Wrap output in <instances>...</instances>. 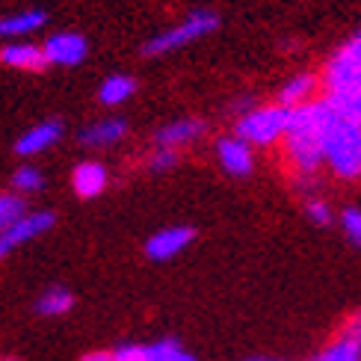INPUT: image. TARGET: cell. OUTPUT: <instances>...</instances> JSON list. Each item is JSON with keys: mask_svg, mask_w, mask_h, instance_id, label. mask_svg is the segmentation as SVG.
Returning a JSON list of instances; mask_svg holds the SVG:
<instances>
[{"mask_svg": "<svg viewBox=\"0 0 361 361\" xmlns=\"http://www.w3.org/2000/svg\"><path fill=\"white\" fill-rule=\"evenodd\" d=\"M332 116L335 110L326 98L305 104V107L293 110L290 130L281 142L284 169L290 172V184L302 199L317 195L323 190V175H326L323 137H326V128L332 122Z\"/></svg>", "mask_w": 361, "mask_h": 361, "instance_id": "obj_1", "label": "cell"}, {"mask_svg": "<svg viewBox=\"0 0 361 361\" xmlns=\"http://www.w3.org/2000/svg\"><path fill=\"white\" fill-rule=\"evenodd\" d=\"M323 98L343 118L361 122V33L347 39L320 71Z\"/></svg>", "mask_w": 361, "mask_h": 361, "instance_id": "obj_2", "label": "cell"}, {"mask_svg": "<svg viewBox=\"0 0 361 361\" xmlns=\"http://www.w3.org/2000/svg\"><path fill=\"white\" fill-rule=\"evenodd\" d=\"M326 175L338 184H358L361 180V122L343 116H332L323 137Z\"/></svg>", "mask_w": 361, "mask_h": 361, "instance_id": "obj_3", "label": "cell"}, {"mask_svg": "<svg viewBox=\"0 0 361 361\" xmlns=\"http://www.w3.org/2000/svg\"><path fill=\"white\" fill-rule=\"evenodd\" d=\"M293 110L281 107V104H255L249 113H243L234 122V133L246 140L252 148H281L284 137L290 130Z\"/></svg>", "mask_w": 361, "mask_h": 361, "instance_id": "obj_4", "label": "cell"}, {"mask_svg": "<svg viewBox=\"0 0 361 361\" xmlns=\"http://www.w3.org/2000/svg\"><path fill=\"white\" fill-rule=\"evenodd\" d=\"M216 27H219V15L214 9H192L180 21H175L172 27L160 30L157 36L148 39L142 44V56H166L175 51H184L187 44L216 33Z\"/></svg>", "mask_w": 361, "mask_h": 361, "instance_id": "obj_5", "label": "cell"}, {"mask_svg": "<svg viewBox=\"0 0 361 361\" xmlns=\"http://www.w3.org/2000/svg\"><path fill=\"white\" fill-rule=\"evenodd\" d=\"M54 222H56V214L54 210H30V214L21 219V222H15L9 231L0 234V261L9 258V255L30 243V240H36L42 234H48L54 228Z\"/></svg>", "mask_w": 361, "mask_h": 361, "instance_id": "obj_6", "label": "cell"}, {"mask_svg": "<svg viewBox=\"0 0 361 361\" xmlns=\"http://www.w3.org/2000/svg\"><path fill=\"white\" fill-rule=\"evenodd\" d=\"M216 163L219 169L228 175V178H249L255 172V148L240 140L237 133H228V137H219L216 145Z\"/></svg>", "mask_w": 361, "mask_h": 361, "instance_id": "obj_7", "label": "cell"}, {"mask_svg": "<svg viewBox=\"0 0 361 361\" xmlns=\"http://www.w3.org/2000/svg\"><path fill=\"white\" fill-rule=\"evenodd\" d=\"M320 98H323V80H320L317 71L290 74L276 92V104H281V107H288V110H299V107H305L311 101H320Z\"/></svg>", "mask_w": 361, "mask_h": 361, "instance_id": "obj_8", "label": "cell"}, {"mask_svg": "<svg viewBox=\"0 0 361 361\" xmlns=\"http://www.w3.org/2000/svg\"><path fill=\"white\" fill-rule=\"evenodd\" d=\"M204 133H207L204 118H199V116H180V118H172V122L160 125L154 130V145L180 152V148L195 145L199 140H204Z\"/></svg>", "mask_w": 361, "mask_h": 361, "instance_id": "obj_9", "label": "cell"}, {"mask_svg": "<svg viewBox=\"0 0 361 361\" xmlns=\"http://www.w3.org/2000/svg\"><path fill=\"white\" fill-rule=\"evenodd\" d=\"M44 54H48V63L56 68H74L80 66L86 54H89V42L74 33V30H63V33H51L48 39L42 42Z\"/></svg>", "mask_w": 361, "mask_h": 361, "instance_id": "obj_10", "label": "cell"}, {"mask_svg": "<svg viewBox=\"0 0 361 361\" xmlns=\"http://www.w3.org/2000/svg\"><path fill=\"white\" fill-rule=\"evenodd\" d=\"M192 240H195V231L190 225H169V228H160L145 240V258L157 261V264L172 261L192 243Z\"/></svg>", "mask_w": 361, "mask_h": 361, "instance_id": "obj_11", "label": "cell"}, {"mask_svg": "<svg viewBox=\"0 0 361 361\" xmlns=\"http://www.w3.org/2000/svg\"><path fill=\"white\" fill-rule=\"evenodd\" d=\"M0 66L15 68V71H30V74H39L44 68H51L44 48L36 42H30V39L6 42L4 48H0Z\"/></svg>", "mask_w": 361, "mask_h": 361, "instance_id": "obj_12", "label": "cell"}, {"mask_svg": "<svg viewBox=\"0 0 361 361\" xmlns=\"http://www.w3.org/2000/svg\"><path fill=\"white\" fill-rule=\"evenodd\" d=\"M59 140H63V122L59 118H44V122H36L33 128H27L18 142H15V154L18 157H36L44 154L48 148H54Z\"/></svg>", "mask_w": 361, "mask_h": 361, "instance_id": "obj_13", "label": "cell"}, {"mask_svg": "<svg viewBox=\"0 0 361 361\" xmlns=\"http://www.w3.org/2000/svg\"><path fill=\"white\" fill-rule=\"evenodd\" d=\"M128 137V122L122 116H107L98 118V122H89L86 128H80L78 142L83 148H113Z\"/></svg>", "mask_w": 361, "mask_h": 361, "instance_id": "obj_14", "label": "cell"}, {"mask_svg": "<svg viewBox=\"0 0 361 361\" xmlns=\"http://www.w3.org/2000/svg\"><path fill=\"white\" fill-rule=\"evenodd\" d=\"M44 24H48V12L44 9H21V12L0 15V39H6V42L30 39Z\"/></svg>", "mask_w": 361, "mask_h": 361, "instance_id": "obj_15", "label": "cell"}, {"mask_svg": "<svg viewBox=\"0 0 361 361\" xmlns=\"http://www.w3.org/2000/svg\"><path fill=\"white\" fill-rule=\"evenodd\" d=\"M107 184H110L107 166L98 160H83L71 172V190L78 192V199H98L107 190Z\"/></svg>", "mask_w": 361, "mask_h": 361, "instance_id": "obj_16", "label": "cell"}, {"mask_svg": "<svg viewBox=\"0 0 361 361\" xmlns=\"http://www.w3.org/2000/svg\"><path fill=\"white\" fill-rule=\"evenodd\" d=\"M178 347L175 338H160L154 343H118L113 350V361H166V355Z\"/></svg>", "mask_w": 361, "mask_h": 361, "instance_id": "obj_17", "label": "cell"}, {"mask_svg": "<svg viewBox=\"0 0 361 361\" xmlns=\"http://www.w3.org/2000/svg\"><path fill=\"white\" fill-rule=\"evenodd\" d=\"M133 92H137V80L130 74H110L98 86V101L104 107H122L133 98Z\"/></svg>", "mask_w": 361, "mask_h": 361, "instance_id": "obj_18", "label": "cell"}, {"mask_svg": "<svg viewBox=\"0 0 361 361\" xmlns=\"http://www.w3.org/2000/svg\"><path fill=\"white\" fill-rule=\"evenodd\" d=\"M308 361H361V350H358L355 338L341 329V332L335 338H329Z\"/></svg>", "mask_w": 361, "mask_h": 361, "instance_id": "obj_19", "label": "cell"}, {"mask_svg": "<svg viewBox=\"0 0 361 361\" xmlns=\"http://www.w3.org/2000/svg\"><path fill=\"white\" fill-rule=\"evenodd\" d=\"M74 308V293L63 284H54V288H44L36 299V314L39 317H63Z\"/></svg>", "mask_w": 361, "mask_h": 361, "instance_id": "obj_20", "label": "cell"}, {"mask_svg": "<svg viewBox=\"0 0 361 361\" xmlns=\"http://www.w3.org/2000/svg\"><path fill=\"white\" fill-rule=\"evenodd\" d=\"M302 214L311 225H317V228H329L332 222H338V210L332 207V202H329L323 192L302 199Z\"/></svg>", "mask_w": 361, "mask_h": 361, "instance_id": "obj_21", "label": "cell"}, {"mask_svg": "<svg viewBox=\"0 0 361 361\" xmlns=\"http://www.w3.org/2000/svg\"><path fill=\"white\" fill-rule=\"evenodd\" d=\"M30 214L27 199L18 192H0V234L9 231L15 222H21Z\"/></svg>", "mask_w": 361, "mask_h": 361, "instance_id": "obj_22", "label": "cell"}, {"mask_svg": "<svg viewBox=\"0 0 361 361\" xmlns=\"http://www.w3.org/2000/svg\"><path fill=\"white\" fill-rule=\"evenodd\" d=\"M44 190V172L33 163H24L12 172V192L18 195H33V192H42Z\"/></svg>", "mask_w": 361, "mask_h": 361, "instance_id": "obj_23", "label": "cell"}, {"mask_svg": "<svg viewBox=\"0 0 361 361\" xmlns=\"http://www.w3.org/2000/svg\"><path fill=\"white\" fill-rule=\"evenodd\" d=\"M338 225H341V234L347 237V243L361 249V207L358 204H347L338 214Z\"/></svg>", "mask_w": 361, "mask_h": 361, "instance_id": "obj_24", "label": "cell"}, {"mask_svg": "<svg viewBox=\"0 0 361 361\" xmlns=\"http://www.w3.org/2000/svg\"><path fill=\"white\" fill-rule=\"evenodd\" d=\"M178 160H180V154L175 152V148H157L154 145L145 157V169L152 175H163V172H172L178 166Z\"/></svg>", "mask_w": 361, "mask_h": 361, "instance_id": "obj_25", "label": "cell"}, {"mask_svg": "<svg viewBox=\"0 0 361 361\" xmlns=\"http://www.w3.org/2000/svg\"><path fill=\"white\" fill-rule=\"evenodd\" d=\"M343 332H350L355 338V343H358V350H361V311H355L353 317L343 323Z\"/></svg>", "mask_w": 361, "mask_h": 361, "instance_id": "obj_26", "label": "cell"}, {"mask_svg": "<svg viewBox=\"0 0 361 361\" xmlns=\"http://www.w3.org/2000/svg\"><path fill=\"white\" fill-rule=\"evenodd\" d=\"M166 361H199V358H195L192 353H187V350H180V343H178V347L166 355Z\"/></svg>", "mask_w": 361, "mask_h": 361, "instance_id": "obj_27", "label": "cell"}, {"mask_svg": "<svg viewBox=\"0 0 361 361\" xmlns=\"http://www.w3.org/2000/svg\"><path fill=\"white\" fill-rule=\"evenodd\" d=\"M80 361H113V350H95V353H86Z\"/></svg>", "mask_w": 361, "mask_h": 361, "instance_id": "obj_28", "label": "cell"}, {"mask_svg": "<svg viewBox=\"0 0 361 361\" xmlns=\"http://www.w3.org/2000/svg\"><path fill=\"white\" fill-rule=\"evenodd\" d=\"M237 361H269V358H261V355H246V358H237Z\"/></svg>", "mask_w": 361, "mask_h": 361, "instance_id": "obj_29", "label": "cell"}, {"mask_svg": "<svg viewBox=\"0 0 361 361\" xmlns=\"http://www.w3.org/2000/svg\"><path fill=\"white\" fill-rule=\"evenodd\" d=\"M0 361H21V358H15V355H6V358H0Z\"/></svg>", "mask_w": 361, "mask_h": 361, "instance_id": "obj_30", "label": "cell"}]
</instances>
